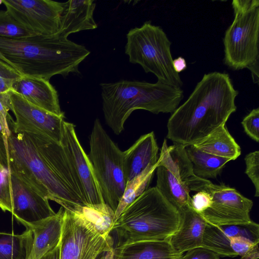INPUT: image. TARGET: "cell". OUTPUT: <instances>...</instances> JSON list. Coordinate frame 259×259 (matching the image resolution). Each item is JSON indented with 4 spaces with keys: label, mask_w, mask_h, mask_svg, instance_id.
I'll list each match as a JSON object with an SVG mask.
<instances>
[{
    "label": "cell",
    "mask_w": 259,
    "mask_h": 259,
    "mask_svg": "<svg viewBox=\"0 0 259 259\" xmlns=\"http://www.w3.org/2000/svg\"><path fill=\"white\" fill-rule=\"evenodd\" d=\"M238 94L228 74H204L187 100L169 118L166 138L186 147L207 136L226 124L236 111Z\"/></svg>",
    "instance_id": "1"
},
{
    "label": "cell",
    "mask_w": 259,
    "mask_h": 259,
    "mask_svg": "<svg viewBox=\"0 0 259 259\" xmlns=\"http://www.w3.org/2000/svg\"><path fill=\"white\" fill-rule=\"evenodd\" d=\"M0 53L22 76L50 80L56 75L80 74L79 65L91 52L57 33L19 39L0 37Z\"/></svg>",
    "instance_id": "2"
},
{
    "label": "cell",
    "mask_w": 259,
    "mask_h": 259,
    "mask_svg": "<svg viewBox=\"0 0 259 259\" xmlns=\"http://www.w3.org/2000/svg\"><path fill=\"white\" fill-rule=\"evenodd\" d=\"M100 85L105 121L116 135L122 132L125 121L134 111L172 114L184 97L181 88L158 80L150 83L120 80Z\"/></svg>",
    "instance_id": "3"
},
{
    "label": "cell",
    "mask_w": 259,
    "mask_h": 259,
    "mask_svg": "<svg viewBox=\"0 0 259 259\" xmlns=\"http://www.w3.org/2000/svg\"><path fill=\"white\" fill-rule=\"evenodd\" d=\"M0 160L64 208L85 204L81 196L58 175L25 133L15 134L11 130L8 138L1 136Z\"/></svg>",
    "instance_id": "4"
},
{
    "label": "cell",
    "mask_w": 259,
    "mask_h": 259,
    "mask_svg": "<svg viewBox=\"0 0 259 259\" xmlns=\"http://www.w3.org/2000/svg\"><path fill=\"white\" fill-rule=\"evenodd\" d=\"M180 211L155 187L147 189L128 205L115 221L116 246L169 239L178 229Z\"/></svg>",
    "instance_id": "5"
},
{
    "label": "cell",
    "mask_w": 259,
    "mask_h": 259,
    "mask_svg": "<svg viewBox=\"0 0 259 259\" xmlns=\"http://www.w3.org/2000/svg\"><path fill=\"white\" fill-rule=\"evenodd\" d=\"M170 46L163 29L147 21L128 31L125 54L130 63L140 65L146 73L154 74L158 81L181 88L183 82L174 69Z\"/></svg>",
    "instance_id": "6"
},
{
    "label": "cell",
    "mask_w": 259,
    "mask_h": 259,
    "mask_svg": "<svg viewBox=\"0 0 259 259\" xmlns=\"http://www.w3.org/2000/svg\"><path fill=\"white\" fill-rule=\"evenodd\" d=\"M234 18L223 39L225 63L230 68H248L259 61V1L234 0Z\"/></svg>",
    "instance_id": "7"
},
{
    "label": "cell",
    "mask_w": 259,
    "mask_h": 259,
    "mask_svg": "<svg viewBox=\"0 0 259 259\" xmlns=\"http://www.w3.org/2000/svg\"><path fill=\"white\" fill-rule=\"evenodd\" d=\"M88 156L104 201L115 212L126 184L123 151L111 140L98 118L90 136Z\"/></svg>",
    "instance_id": "8"
},
{
    "label": "cell",
    "mask_w": 259,
    "mask_h": 259,
    "mask_svg": "<svg viewBox=\"0 0 259 259\" xmlns=\"http://www.w3.org/2000/svg\"><path fill=\"white\" fill-rule=\"evenodd\" d=\"M64 210L59 259H97L103 253L114 248L111 235H102L81 216Z\"/></svg>",
    "instance_id": "9"
},
{
    "label": "cell",
    "mask_w": 259,
    "mask_h": 259,
    "mask_svg": "<svg viewBox=\"0 0 259 259\" xmlns=\"http://www.w3.org/2000/svg\"><path fill=\"white\" fill-rule=\"evenodd\" d=\"M202 191L209 193L212 198L210 206L200 214L207 223L221 226L252 221L250 212L252 201L235 188L223 183L218 185L209 181Z\"/></svg>",
    "instance_id": "10"
},
{
    "label": "cell",
    "mask_w": 259,
    "mask_h": 259,
    "mask_svg": "<svg viewBox=\"0 0 259 259\" xmlns=\"http://www.w3.org/2000/svg\"><path fill=\"white\" fill-rule=\"evenodd\" d=\"M6 10L36 35L57 33L63 3L51 0H3Z\"/></svg>",
    "instance_id": "11"
},
{
    "label": "cell",
    "mask_w": 259,
    "mask_h": 259,
    "mask_svg": "<svg viewBox=\"0 0 259 259\" xmlns=\"http://www.w3.org/2000/svg\"><path fill=\"white\" fill-rule=\"evenodd\" d=\"M162 146L156 166V185L160 193L179 210L191 205L189 186L191 172L187 165Z\"/></svg>",
    "instance_id": "12"
},
{
    "label": "cell",
    "mask_w": 259,
    "mask_h": 259,
    "mask_svg": "<svg viewBox=\"0 0 259 259\" xmlns=\"http://www.w3.org/2000/svg\"><path fill=\"white\" fill-rule=\"evenodd\" d=\"M60 144L85 204L105 203L92 163L79 141L73 123L64 121Z\"/></svg>",
    "instance_id": "13"
},
{
    "label": "cell",
    "mask_w": 259,
    "mask_h": 259,
    "mask_svg": "<svg viewBox=\"0 0 259 259\" xmlns=\"http://www.w3.org/2000/svg\"><path fill=\"white\" fill-rule=\"evenodd\" d=\"M10 109L16 118L12 123V131L14 133L41 134L60 143L64 115L59 116L49 112L11 90Z\"/></svg>",
    "instance_id": "14"
},
{
    "label": "cell",
    "mask_w": 259,
    "mask_h": 259,
    "mask_svg": "<svg viewBox=\"0 0 259 259\" xmlns=\"http://www.w3.org/2000/svg\"><path fill=\"white\" fill-rule=\"evenodd\" d=\"M12 214L26 229L55 214L49 199L15 171L9 169Z\"/></svg>",
    "instance_id": "15"
},
{
    "label": "cell",
    "mask_w": 259,
    "mask_h": 259,
    "mask_svg": "<svg viewBox=\"0 0 259 259\" xmlns=\"http://www.w3.org/2000/svg\"><path fill=\"white\" fill-rule=\"evenodd\" d=\"M11 91L33 105L54 114L64 115L57 90L49 80L22 76L13 83Z\"/></svg>",
    "instance_id": "16"
},
{
    "label": "cell",
    "mask_w": 259,
    "mask_h": 259,
    "mask_svg": "<svg viewBox=\"0 0 259 259\" xmlns=\"http://www.w3.org/2000/svg\"><path fill=\"white\" fill-rule=\"evenodd\" d=\"M158 147L152 132L141 136L123 151V167L126 183L150 166L157 164Z\"/></svg>",
    "instance_id": "17"
},
{
    "label": "cell",
    "mask_w": 259,
    "mask_h": 259,
    "mask_svg": "<svg viewBox=\"0 0 259 259\" xmlns=\"http://www.w3.org/2000/svg\"><path fill=\"white\" fill-rule=\"evenodd\" d=\"M181 221L177 231L169 238L170 244L178 253L202 246L207 222L190 205L179 210Z\"/></svg>",
    "instance_id": "18"
},
{
    "label": "cell",
    "mask_w": 259,
    "mask_h": 259,
    "mask_svg": "<svg viewBox=\"0 0 259 259\" xmlns=\"http://www.w3.org/2000/svg\"><path fill=\"white\" fill-rule=\"evenodd\" d=\"M64 208L61 206L57 212L27 228L31 230L33 239L27 259H40L54 249L61 240Z\"/></svg>",
    "instance_id": "19"
},
{
    "label": "cell",
    "mask_w": 259,
    "mask_h": 259,
    "mask_svg": "<svg viewBox=\"0 0 259 259\" xmlns=\"http://www.w3.org/2000/svg\"><path fill=\"white\" fill-rule=\"evenodd\" d=\"M95 7L93 0H70L63 3L58 33L68 37L73 33L97 28L93 15Z\"/></svg>",
    "instance_id": "20"
},
{
    "label": "cell",
    "mask_w": 259,
    "mask_h": 259,
    "mask_svg": "<svg viewBox=\"0 0 259 259\" xmlns=\"http://www.w3.org/2000/svg\"><path fill=\"white\" fill-rule=\"evenodd\" d=\"M183 255L173 248L169 239L114 246L113 259H182Z\"/></svg>",
    "instance_id": "21"
},
{
    "label": "cell",
    "mask_w": 259,
    "mask_h": 259,
    "mask_svg": "<svg viewBox=\"0 0 259 259\" xmlns=\"http://www.w3.org/2000/svg\"><path fill=\"white\" fill-rule=\"evenodd\" d=\"M205 153L231 160L241 154V149L225 124L218 127L207 136L192 145Z\"/></svg>",
    "instance_id": "22"
},
{
    "label": "cell",
    "mask_w": 259,
    "mask_h": 259,
    "mask_svg": "<svg viewBox=\"0 0 259 259\" xmlns=\"http://www.w3.org/2000/svg\"><path fill=\"white\" fill-rule=\"evenodd\" d=\"M65 209V208H64ZM91 223L103 235H111L114 226V211L106 203L76 204L67 208Z\"/></svg>",
    "instance_id": "23"
},
{
    "label": "cell",
    "mask_w": 259,
    "mask_h": 259,
    "mask_svg": "<svg viewBox=\"0 0 259 259\" xmlns=\"http://www.w3.org/2000/svg\"><path fill=\"white\" fill-rule=\"evenodd\" d=\"M185 149L194 175L202 179L216 178L224 165L231 161L203 152L193 145L186 146Z\"/></svg>",
    "instance_id": "24"
},
{
    "label": "cell",
    "mask_w": 259,
    "mask_h": 259,
    "mask_svg": "<svg viewBox=\"0 0 259 259\" xmlns=\"http://www.w3.org/2000/svg\"><path fill=\"white\" fill-rule=\"evenodd\" d=\"M32 239L29 229L21 234L0 232V259H27Z\"/></svg>",
    "instance_id": "25"
},
{
    "label": "cell",
    "mask_w": 259,
    "mask_h": 259,
    "mask_svg": "<svg viewBox=\"0 0 259 259\" xmlns=\"http://www.w3.org/2000/svg\"><path fill=\"white\" fill-rule=\"evenodd\" d=\"M156 166L157 164L148 167L126 183L124 193L115 211V222L122 211L148 189Z\"/></svg>",
    "instance_id": "26"
},
{
    "label": "cell",
    "mask_w": 259,
    "mask_h": 259,
    "mask_svg": "<svg viewBox=\"0 0 259 259\" xmlns=\"http://www.w3.org/2000/svg\"><path fill=\"white\" fill-rule=\"evenodd\" d=\"M202 246L214 251L220 257L238 256L231 247L230 238L218 226L207 222L203 234Z\"/></svg>",
    "instance_id": "27"
},
{
    "label": "cell",
    "mask_w": 259,
    "mask_h": 259,
    "mask_svg": "<svg viewBox=\"0 0 259 259\" xmlns=\"http://www.w3.org/2000/svg\"><path fill=\"white\" fill-rule=\"evenodd\" d=\"M35 35L17 21L8 11L0 10V37L19 39Z\"/></svg>",
    "instance_id": "28"
},
{
    "label": "cell",
    "mask_w": 259,
    "mask_h": 259,
    "mask_svg": "<svg viewBox=\"0 0 259 259\" xmlns=\"http://www.w3.org/2000/svg\"><path fill=\"white\" fill-rule=\"evenodd\" d=\"M218 226L229 238L241 237L254 243H259V225L252 221L246 224Z\"/></svg>",
    "instance_id": "29"
},
{
    "label": "cell",
    "mask_w": 259,
    "mask_h": 259,
    "mask_svg": "<svg viewBox=\"0 0 259 259\" xmlns=\"http://www.w3.org/2000/svg\"><path fill=\"white\" fill-rule=\"evenodd\" d=\"M0 208L12 212V191L10 174L8 167L0 160Z\"/></svg>",
    "instance_id": "30"
},
{
    "label": "cell",
    "mask_w": 259,
    "mask_h": 259,
    "mask_svg": "<svg viewBox=\"0 0 259 259\" xmlns=\"http://www.w3.org/2000/svg\"><path fill=\"white\" fill-rule=\"evenodd\" d=\"M232 250L240 256V259H257L259 257L258 243H254L241 237L230 238Z\"/></svg>",
    "instance_id": "31"
},
{
    "label": "cell",
    "mask_w": 259,
    "mask_h": 259,
    "mask_svg": "<svg viewBox=\"0 0 259 259\" xmlns=\"http://www.w3.org/2000/svg\"><path fill=\"white\" fill-rule=\"evenodd\" d=\"M244 160L246 165L245 173L251 181L255 188V197L259 196V151L249 153Z\"/></svg>",
    "instance_id": "32"
},
{
    "label": "cell",
    "mask_w": 259,
    "mask_h": 259,
    "mask_svg": "<svg viewBox=\"0 0 259 259\" xmlns=\"http://www.w3.org/2000/svg\"><path fill=\"white\" fill-rule=\"evenodd\" d=\"M21 76L11 65L0 59V93L11 91L14 82Z\"/></svg>",
    "instance_id": "33"
},
{
    "label": "cell",
    "mask_w": 259,
    "mask_h": 259,
    "mask_svg": "<svg viewBox=\"0 0 259 259\" xmlns=\"http://www.w3.org/2000/svg\"><path fill=\"white\" fill-rule=\"evenodd\" d=\"M245 133L253 140L259 142V108L253 109L241 122Z\"/></svg>",
    "instance_id": "34"
},
{
    "label": "cell",
    "mask_w": 259,
    "mask_h": 259,
    "mask_svg": "<svg viewBox=\"0 0 259 259\" xmlns=\"http://www.w3.org/2000/svg\"><path fill=\"white\" fill-rule=\"evenodd\" d=\"M211 203L212 198L210 194L205 191L197 192L191 197V206L199 214L208 208Z\"/></svg>",
    "instance_id": "35"
},
{
    "label": "cell",
    "mask_w": 259,
    "mask_h": 259,
    "mask_svg": "<svg viewBox=\"0 0 259 259\" xmlns=\"http://www.w3.org/2000/svg\"><path fill=\"white\" fill-rule=\"evenodd\" d=\"M218 254L202 246L187 251L182 259H220Z\"/></svg>",
    "instance_id": "36"
},
{
    "label": "cell",
    "mask_w": 259,
    "mask_h": 259,
    "mask_svg": "<svg viewBox=\"0 0 259 259\" xmlns=\"http://www.w3.org/2000/svg\"><path fill=\"white\" fill-rule=\"evenodd\" d=\"M172 65L175 71L179 73L187 68V63L184 58L179 57L172 61Z\"/></svg>",
    "instance_id": "37"
},
{
    "label": "cell",
    "mask_w": 259,
    "mask_h": 259,
    "mask_svg": "<svg viewBox=\"0 0 259 259\" xmlns=\"http://www.w3.org/2000/svg\"><path fill=\"white\" fill-rule=\"evenodd\" d=\"M249 69L251 73L253 80L254 82L257 83L258 82V62H257L250 66Z\"/></svg>",
    "instance_id": "38"
},
{
    "label": "cell",
    "mask_w": 259,
    "mask_h": 259,
    "mask_svg": "<svg viewBox=\"0 0 259 259\" xmlns=\"http://www.w3.org/2000/svg\"><path fill=\"white\" fill-rule=\"evenodd\" d=\"M40 259H59V245L45 254Z\"/></svg>",
    "instance_id": "39"
},
{
    "label": "cell",
    "mask_w": 259,
    "mask_h": 259,
    "mask_svg": "<svg viewBox=\"0 0 259 259\" xmlns=\"http://www.w3.org/2000/svg\"><path fill=\"white\" fill-rule=\"evenodd\" d=\"M114 248L109 251L101 254L97 259H113Z\"/></svg>",
    "instance_id": "40"
},
{
    "label": "cell",
    "mask_w": 259,
    "mask_h": 259,
    "mask_svg": "<svg viewBox=\"0 0 259 259\" xmlns=\"http://www.w3.org/2000/svg\"><path fill=\"white\" fill-rule=\"evenodd\" d=\"M0 59L3 60L4 61H5L7 62L5 58L3 57V56L2 55V54L0 53Z\"/></svg>",
    "instance_id": "41"
},
{
    "label": "cell",
    "mask_w": 259,
    "mask_h": 259,
    "mask_svg": "<svg viewBox=\"0 0 259 259\" xmlns=\"http://www.w3.org/2000/svg\"><path fill=\"white\" fill-rule=\"evenodd\" d=\"M2 4H3V0L0 1V5H1Z\"/></svg>",
    "instance_id": "42"
},
{
    "label": "cell",
    "mask_w": 259,
    "mask_h": 259,
    "mask_svg": "<svg viewBox=\"0 0 259 259\" xmlns=\"http://www.w3.org/2000/svg\"><path fill=\"white\" fill-rule=\"evenodd\" d=\"M0 126L1 127V120H0Z\"/></svg>",
    "instance_id": "43"
}]
</instances>
